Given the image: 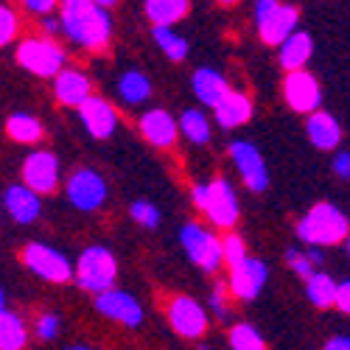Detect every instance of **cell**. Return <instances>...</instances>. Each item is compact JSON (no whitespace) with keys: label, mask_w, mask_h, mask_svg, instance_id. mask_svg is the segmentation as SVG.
<instances>
[{"label":"cell","mask_w":350,"mask_h":350,"mask_svg":"<svg viewBox=\"0 0 350 350\" xmlns=\"http://www.w3.org/2000/svg\"><path fill=\"white\" fill-rule=\"evenodd\" d=\"M62 31L87 51H101L112 37V17L93 0H65Z\"/></svg>","instance_id":"1"},{"label":"cell","mask_w":350,"mask_h":350,"mask_svg":"<svg viewBox=\"0 0 350 350\" xmlns=\"http://www.w3.org/2000/svg\"><path fill=\"white\" fill-rule=\"evenodd\" d=\"M250 118H252V101H250L244 93L230 90L227 98L216 107V121H219V126H224V129L244 126Z\"/></svg>","instance_id":"22"},{"label":"cell","mask_w":350,"mask_h":350,"mask_svg":"<svg viewBox=\"0 0 350 350\" xmlns=\"http://www.w3.org/2000/svg\"><path fill=\"white\" fill-rule=\"evenodd\" d=\"M140 132L152 146H157V149H171V146L177 143V135H180L177 121H174L171 112H165V109L143 112L140 115Z\"/></svg>","instance_id":"17"},{"label":"cell","mask_w":350,"mask_h":350,"mask_svg":"<svg viewBox=\"0 0 350 350\" xmlns=\"http://www.w3.org/2000/svg\"><path fill=\"white\" fill-rule=\"evenodd\" d=\"M149 20L154 23V28H171L177 20H183L188 12H191V3L188 0H149L143 6Z\"/></svg>","instance_id":"24"},{"label":"cell","mask_w":350,"mask_h":350,"mask_svg":"<svg viewBox=\"0 0 350 350\" xmlns=\"http://www.w3.org/2000/svg\"><path fill=\"white\" fill-rule=\"evenodd\" d=\"M17 31H20V20H17L14 9L0 3V48L9 45L17 37Z\"/></svg>","instance_id":"33"},{"label":"cell","mask_w":350,"mask_h":350,"mask_svg":"<svg viewBox=\"0 0 350 350\" xmlns=\"http://www.w3.org/2000/svg\"><path fill=\"white\" fill-rule=\"evenodd\" d=\"M286 264L291 267V272H297L303 280H308V278L317 272V267H314L311 260H308V255H306L303 250H295V247L286 250Z\"/></svg>","instance_id":"34"},{"label":"cell","mask_w":350,"mask_h":350,"mask_svg":"<svg viewBox=\"0 0 350 350\" xmlns=\"http://www.w3.org/2000/svg\"><path fill=\"white\" fill-rule=\"evenodd\" d=\"M129 213H132V219H135L137 224L149 227V230H154V227L160 224V211L152 205V202H135Z\"/></svg>","instance_id":"35"},{"label":"cell","mask_w":350,"mask_h":350,"mask_svg":"<svg viewBox=\"0 0 350 350\" xmlns=\"http://www.w3.org/2000/svg\"><path fill=\"white\" fill-rule=\"evenodd\" d=\"M306 283H308V286H306L308 300H311L317 308H331V306H336V288H339V283H336L331 275L314 272Z\"/></svg>","instance_id":"25"},{"label":"cell","mask_w":350,"mask_h":350,"mask_svg":"<svg viewBox=\"0 0 350 350\" xmlns=\"http://www.w3.org/2000/svg\"><path fill=\"white\" fill-rule=\"evenodd\" d=\"M6 132L12 140L17 143H37L42 137V124L34 118V115H25V112H17L6 121Z\"/></svg>","instance_id":"28"},{"label":"cell","mask_w":350,"mask_h":350,"mask_svg":"<svg viewBox=\"0 0 350 350\" xmlns=\"http://www.w3.org/2000/svg\"><path fill=\"white\" fill-rule=\"evenodd\" d=\"M345 244H347V255H350V236H347V239H345Z\"/></svg>","instance_id":"46"},{"label":"cell","mask_w":350,"mask_h":350,"mask_svg":"<svg viewBox=\"0 0 350 350\" xmlns=\"http://www.w3.org/2000/svg\"><path fill=\"white\" fill-rule=\"evenodd\" d=\"M283 96H286V104L295 112H317L319 101H323V90H319L317 79L306 70H295L286 76Z\"/></svg>","instance_id":"14"},{"label":"cell","mask_w":350,"mask_h":350,"mask_svg":"<svg viewBox=\"0 0 350 350\" xmlns=\"http://www.w3.org/2000/svg\"><path fill=\"white\" fill-rule=\"evenodd\" d=\"M23 9L25 12H34V14H51L56 9V3H53V0H25Z\"/></svg>","instance_id":"39"},{"label":"cell","mask_w":350,"mask_h":350,"mask_svg":"<svg viewBox=\"0 0 350 350\" xmlns=\"http://www.w3.org/2000/svg\"><path fill=\"white\" fill-rule=\"evenodd\" d=\"M180 241L188 252V258L199 269L205 272H216L221 267V241L213 236L211 230H205L196 221H188L183 230H180Z\"/></svg>","instance_id":"8"},{"label":"cell","mask_w":350,"mask_h":350,"mask_svg":"<svg viewBox=\"0 0 350 350\" xmlns=\"http://www.w3.org/2000/svg\"><path fill=\"white\" fill-rule=\"evenodd\" d=\"M79 115H81V124L84 129L90 132L96 140H104L109 137L115 129H118V115L109 107V101L98 98V96H90L81 107H79Z\"/></svg>","instance_id":"16"},{"label":"cell","mask_w":350,"mask_h":350,"mask_svg":"<svg viewBox=\"0 0 350 350\" xmlns=\"http://www.w3.org/2000/svg\"><path fill=\"white\" fill-rule=\"evenodd\" d=\"M3 205L9 211V216L17 221V224H31L40 211H42V202L34 191H28L25 185H12L6 188V196H3Z\"/></svg>","instance_id":"20"},{"label":"cell","mask_w":350,"mask_h":350,"mask_svg":"<svg viewBox=\"0 0 350 350\" xmlns=\"http://www.w3.org/2000/svg\"><path fill=\"white\" fill-rule=\"evenodd\" d=\"M230 347L232 350H267V342L260 336V331L255 325H236L230 331Z\"/></svg>","instance_id":"31"},{"label":"cell","mask_w":350,"mask_h":350,"mask_svg":"<svg viewBox=\"0 0 350 350\" xmlns=\"http://www.w3.org/2000/svg\"><path fill=\"white\" fill-rule=\"evenodd\" d=\"M336 308L350 317V280L339 283V288H336Z\"/></svg>","instance_id":"38"},{"label":"cell","mask_w":350,"mask_h":350,"mask_svg":"<svg viewBox=\"0 0 350 350\" xmlns=\"http://www.w3.org/2000/svg\"><path fill=\"white\" fill-rule=\"evenodd\" d=\"M76 286L84 291H93V295H104L115 286V278H118V260L107 247H87L79 260H76Z\"/></svg>","instance_id":"3"},{"label":"cell","mask_w":350,"mask_h":350,"mask_svg":"<svg viewBox=\"0 0 350 350\" xmlns=\"http://www.w3.org/2000/svg\"><path fill=\"white\" fill-rule=\"evenodd\" d=\"M96 308L104 317L115 319V323H124L129 328H137L143 323L140 303L129 295V291H124V288H109V291H104V295H98L96 297Z\"/></svg>","instance_id":"15"},{"label":"cell","mask_w":350,"mask_h":350,"mask_svg":"<svg viewBox=\"0 0 350 350\" xmlns=\"http://www.w3.org/2000/svg\"><path fill=\"white\" fill-rule=\"evenodd\" d=\"M297 236L308 247H334L350 236V221L347 216L334 208L331 202H319L314 205L300 221H297Z\"/></svg>","instance_id":"2"},{"label":"cell","mask_w":350,"mask_h":350,"mask_svg":"<svg viewBox=\"0 0 350 350\" xmlns=\"http://www.w3.org/2000/svg\"><path fill=\"white\" fill-rule=\"evenodd\" d=\"M230 157L252 193H264L269 188V171H267L264 157L258 152V146H252L247 140H236V143H230Z\"/></svg>","instance_id":"10"},{"label":"cell","mask_w":350,"mask_h":350,"mask_svg":"<svg viewBox=\"0 0 350 350\" xmlns=\"http://www.w3.org/2000/svg\"><path fill=\"white\" fill-rule=\"evenodd\" d=\"M267 278H269V269L264 260L258 258H244L239 267L230 269V286L227 291L230 295H236L239 300H255L260 295V288L267 286Z\"/></svg>","instance_id":"13"},{"label":"cell","mask_w":350,"mask_h":350,"mask_svg":"<svg viewBox=\"0 0 350 350\" xmlns=\"http://www.w3.org/2000/svg\"><path fill=\"white\" fill-rule=\"evenodd\" d=\"M334 171H336V177L350 180V152H339L334 157Z\"/></svg>","instance_id":"40"},{"label":"cell","mask_w":350,"mask_h":350,"mask_svg":"<svg viewBox=\"0 0 350 350\" xmlns=\"http://www.w3.org/2000/svg\"><path fill=\"white\" fill-rule=\"evenodd\" d=\"M211 308L216 311V317L221 319V323H227V319H230V314H227V286H224V283H216V286H213Z\"/></svg>","instance_id":"36"},{"label":"cell","mask_w":350,"mask_h":350,"mask_svg":"<svg viewBox=\"0 0 350 350\" xmlns=\"http://www.w3.org/2000/svg\"><path fill=\"white\" fill-rule=\"evenodd\" d=\"M325 350H350V336H334L325 342Z\"/></svg>","instance_id":"41"},{"label":"cell","mask_w":350,"mask_h":350,"mask_svg":"<svg viewBox=\"0 0 350 350\" xmlns=\"http://www.w3.org/2000/svg\"><path fill=\"white\" fill-rule=\"evenodd\" d=\"M244 258H250L244 239L236 236V232H227V236L221 239V264H227L232 269V267H239Z\"/></svg>","instance_id":"32"},{"label":"cell","mask_w":350,"mask_h":350,"mask_svg":"<svg viewBox=\"0 0 350 350\" xmlns=\"http://www.w3.org/2000/svg\"><path fill=\"white\" fill-rule=\"evenodd\" d=\"M297 9L278 3V0H258L255 3V25L267 45H283L297 31Z\"/></svg>","instance_id":"5"},{"label":"cell","mask_w":350,"mask_h":350,"mask_svg":"<svg viewBox=\"0 0 350 350\" xmlns=\"http://www.w3.org/2000/svg\"><path fill=\"white\" fill-rule=\"evenodd\" d=\"M311 53H314V40L306 31H295L280 45V65L288 73L303 70V65L311 59Z\"/></svg>","instance_id":"23"},{"label":"cell","mask_w":350,"mask_h":350,"mask_svg":"<svg viewBox=\"0 0 350 350\" xmlns=\"http://www.w3.org/2000/svg\"><path fill=\"white\" fill-rule=\"evenodd\" d=\"M154 40H157V45L163 48V53L168 56L171 62H183L185 56H188V40L185 37H180L174 28H154Z\"/></svg>","instance_id":"30"},{"label":"cell","mask_w":350,"mask_h":350,"mask_svg":"<svg viewBox=\"0 0 350 350\" xmlns=\"http://www.w3.org/2000/svg\"><path fill=\"white\" fill-rule=\"evenodd\" d=\"M306 255H308V260H311L314 267H317V264H323V258H325V255H323V250H317V247H311Z\"/></svg>","instance_id":"43"},{"label":"cell","mask_w":350,"mask_h":350,"mask_svg":"<svg viewBox=\"0 0 350 350\" xmlns=\"http://www.w3.org/2000/svg\"><path fill=\"white\" fill-rule=\"evenodd\" d=\"M306 132L311 137V143L317 146V149H323V152H334L339 140H342V126L339 121L334 118L331 112H323V109H317L308 115V124H306Z\"/></svg>","instance_id":"18"},{"label":"cell","mask_w":350,"mask_h":350,"mask_svg":"<svg viewBox=\"0 0 350 350\" xmlns=\"http://www.w3.org/2000/svg\"><path fill=\"white\" fill-rule=\"evenodd\" d=\"M65 193L70 199V205L79 211H96L104 205L107 199V183L98 171L93 168H79L76 174H70V180L65 185Z\"/></svg>","instance_id":"9"},{"label":"cell","mask_w":350,"mask_h":350,"mask_svg":"<svg viewBox=\"0 0 350 350\" xmlns=\"http://www.w3.org/2000/svg\"><path fill=\"white\" fill-rule=\"evenodd\" d=\"M28 339V331L23 325V319L12 311L0 314V350H23Z\"/></svg>","instance_id":"26"},{"label":"cell","mask_w":350,"mask_h":350,"mask_svg":"<svg viewBox=\"0 0 350 350\" xmlns=\"http://www.w3.org/2000/svg\"><path fill=\"white\" fill-rule=\"evenodd\" d=\"M199 350H211V347H208V345H202V347H199Z\"/></svg>","instance_id":"47"},{"label":"cell","mask_w":350,"mask_h":350,"mask_svg":"<svg viewBox=\"0 0 350 350\" xmlns=\"http://www.w3.org/2000/svg\"><path fill=\"white\" fill-rule=\"evenodd\" d=\"M193 96L205 104V107H219L224 98H227V93H230V84H227V79L219 73V70H213V68H199L196 73H193Z\"/></svg>","instance_id":"19"},{"label":"cell","mask_w":350,"mask_h":350,"mask_svg":"<svg viewBox=\"0 0 350 350\" xmlns=\"http://www.w3.org/2000/svg\"><path fill=\"white\" fill-rule=\"evenodd\" d=\"M6 311V295H3V288H0V314Z\"/></svg>","instance_id":"44"},{"label":"cell","mask_w":350,"mask_h":350,"mask_svg":"<svg viewBox=\"0 0 350 350\" xmlns=\"http://www.w3.org/2000/svg\"><path fill=\"white\" fill-rule=\"evenodd\" d=\"M193 202L216 227L230 230L239 221V199H236V191H232V185L227 180H213L208 185H196Z\"/></svg>","instance_id":"4"},{"label":"cell","mask_w":350,"mask_h":350,"mask_svg":"<svg viewBox=\"0 0 350 350\" xmlns=\"http://www.w3.org/2000/svg\"><path fill=\"white\" fill-rule=\"evenodd\" d=\"M42 28H45L48 34H56V31H62V23L53 20V17H45V20H42Z\"/></svg>","instance_id":"42"},{"label":"cell","mask_w":350,"mask_h":350,"mask_svg":"<svg viewBox=\"0 0 350 350\" xmlns=\"http://www.w3.org/2000/svg\"><path fill=\"white\" fill-rule=\"evenodd\" d=\"M56 334H59V317L56 314H42L37 319V336L40 339H53Z\"/></svg>","instance_id":"37"},{"label":"cell","mask_w":350,"mask_h":350,"mask_svg":"<svg viewBox=\"0 0 350 350\" xmlns=\"http://www.w3.org/2000/svg\"><path fill=\"white\" fill-rule=\"evenodd\" d=\"M168 323L185 339H199L208 331V314L193 297H174L168 303Z\"/></svg>","instance_id":"12"},{"label":"cell","mask_w":350,"mask_h":350,"mask_svg":"<svg viewBox=\"0 0 350 350\" xmlns=\"http://www.w3.org/2000/svg\"><path fill=\"white\" fill-rule=\"evenodd\" d=\"M118 93L126 104H143L152 96V81L146 79L140 70H126L118 81Z\"/></svg>","instance_id":"27"},{"label":"cell","mask_w":350,"mask_h":350,"mask_svg":"<svg viewBox=\"0 0 350 350\" xmlns=\"http://www.w3.org/2000/svg\"><path fill=\"white\" fill-rule=\"evenodd\" d=\"M23 185L37 196L56 191V185H59V160L53 157V152H31L23 160Z\"/></svg>","instance_id":"11"},{"label":"cell","mask_w":350,"mask_h":350,"mask_svg":"<svg viewBox=\"0 0 350 350\" xmlns=\"http://www.w3.org/2000/svg\"><path fill=\"white\" fill-rule=\"evenodd\" d=\"M53 96L65 107H81L90 98V79L81 70H62L53 79Z\"/></svg>","instance_id":"21"},{"label":"cell","mask_w":350,"mask_h":350,"mask_svg":"<svg viewBox=\"0 0 350 350\" xmlns=\"http://www.w3.org/2000/svg\"><path fill=\"white\" fill-rule=\"evenodd\" d=\"M177 129L191 140V143H208L211 140V124L202 109H185L177 121Z\"/></svg>","instance_id":"29"},{"label":"cell","mask_w":350,"mask_h":350,"mask_svg":"<svg viewBox=\"0 0 350 350\" xmlns=\"http://www.w3.org/2000/svg\"><path fill=\"white\" fill-rule=\"evenodd\" d=\"M23 264L31 269L37 278L48 280V283H68L73 280V264L68 260V255H62L59 250H53L48 244H28L23 250Z\"/></svg>","instance_id":"7"},{"label":"cell","mask_w":350,"mask_h":350,"mask_svg":"<svg viewBox=\"0 0 350 350\" xmlns=\"http://www.w3.org/2000/svg\"><path fill=\"white\" fill-rule=\"evenodd\" d=\"M68 350H90V347H84V345H76V347H68Z\"/></svg>","instance_id":"45"},{"label":"cell","mask_w":350,"mask_h":350,"mask_svg":"<svg viewBox=\"0 0 350 350\" xmlns=\"http://www.w3.org/2000/svg\"><path fill=\"white\" fill-rule=\"evenodd\" d=\"M17 62L28 73L42 76V79H56L65 68V51L56 45L53 40L34 37V40H23L17 45Z\"/></svg>","instance_id":"6"}]
</instances>
